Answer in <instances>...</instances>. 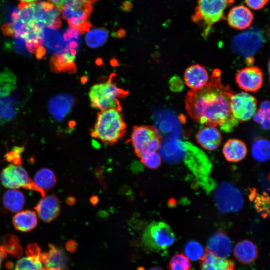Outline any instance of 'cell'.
Returning a JSON list of instances; mask_svg holds the SVG:
<instances>
[{
    "label": "cell",
    "instance_id": "6da1fadb",
    "mask_svg": "<svg viewBox=\"0 0 270 270\" xmlns=\"http://www.w3.org/2000/svg\"><path fill=\"white\" fill-rule=\"evenodd\" d=\"M221 72L214 70L207 84L198 90H191L186 98V108L196 122L214 127L220 126L229 132L238 125L230 106L234 92L221 81Z\"/></svg>",
    "mask_w": 270,
    "mask_h": 270
},
{
    "label": "cell",
    "instance_id": "7a4b0ae2",
    "mask_svg": "<svg viewBox=\"0 0 270 270\" xmlns=\"http://www.w3.org/2000/svg\"><path fill=\"white\" fill-rule=\"evenodd\" d=\"M126 128V125L121 111L108 109L98 114L91 136L105 144L112 146L123 138Z\"/></svg>",
    "mask_w": 270,
    "mask_h": 270
},
{
    "label": "cell",
    "instance_id": "3957f363",
    "mask_svg": "<svg viewBox=\"0 0 270 270\" xmlns=\"http://www.w3.org/2000/svg\"><path fill=\"white\" fill-rule=\"evenodd\" d=\"M234 2V0H198L192 20L201 26L206 37L215 24L225 19L226 10Z\"/></svg>",
    "mask_w": 270,
    "mask_h": 270
},
{
    "label": "cell",
    "instance_id": "277c9868",
    "mask_svg": "<svg viewBox=\"0 0 270 270\" xmlns=\"http://www.w3.org/2000/svg\"><path fill=\"white\" fill-rule=\"evenodd\" d=\"M128 93L118 88L110 78L106 82L94 85L90 90L89 98L90 105L95 109L104 110L116 109L122 110L119 99L124 98Z\"/></svg>",
    "mask_w": 270,
    "mask_h": 270
},
{
    "label": "cell",
    "instance_id": "5b68a950",
    "mask_svg": "<svg viewBox=\"0 0 270 270\" xmlns=\"http://www.w3.org/2000/svg\"><path fill=\"white\" fill-rule=\"evenodd\" d=\"M176 236L167 224L154 222L144 230L142 242L150 251L160 252L171 246L175 242Z\"/></svg>",
    "mask_w": 270,
    "mask_h": 270
},
{
    "label": "cell",
    "instance_id": "8992f818",
    "mask_svg": "<svg viewBox=\"0 0 270 270\" xmlns=\"http://www.w3.org/2000/svg\"><path fill=\"white\" fill-rule=\"evenodd\" d=\"M131 142L134 152L140 158L146 154L157 152L161 146L162 138L158 130L151 126H136Z\"/></svg>",
    "mask_w": 270,
    "mask_h": 270
},
{
    "label": "cell",
    "instance_id": "52a82bcc",
    "mask_svg": "<svg viewBox=\"0 0 270 270\" xmlns=\"http://www.w3.org/2000/svg\"><path fill=\"white\" fill-rule=\"evenodd\" d=\"M0 180L2 185L6 188L13 190L24 188L38 192L42 197L46 196V192L34 184L26 170L20 166L9 165L2 170Z\"/></svg>",
    "mask_w": 270,
    "mask_h": 270
},
{
    "label": "cell",
    "instance_id": "ba28073f",
    "mask_svg": "<svg viewBox=\"0 0 270 270\" xmlns=\"http://www.w3.org/2000/svg\"><path fill=\"white\" fill-rule=\"evenodd\" d=\"M214 196L218 210L223 213L238 212L244 204L242 192L231 183L220 184L215 190Z\"/></svg>",
    "mask_w": 270,
    "mask_h": 270
},
{
    "label": "cell",
    "instance_id": "9c48e42d",
    "mask_svg": "<svg viewBox=\"0 0 270 270\" xmlns=\"http://www.w3.org/2000/svg\"><path fill=\"white\" fill-rule=\"evenodd\" d=\"M230 106L233 116L238 122H246L256 113L257 100L246 92L234 94L230 98Z\"/></svg>",
    "mask_w": 270,
    "mask_h": 270
},
{
    "label": "cell",
    "instance_id": "30bf717a",
    "mask_svg": "<svg viewBox=\"0 0 270 270\" xmlns=\"http://www.w3.org/2000/svg\"><path fill=\"white\" fill-rule=\"evenodd\" d=\"M263 38L262 32L253 28L235 37L232 43V48L239 54L250 56L262 46Z\"/></svg>",
    "mask_w": 270,
    "mask_h": 270
},
{
    "label": "cell",
    "instance_id": "8fae6325",
    "mask_svg": "<svg viewBox=\"0 0 270 270\" xmlns=\"http://www.w3.org/2000/svg\"><path fill=\"white\" fill-rule=\"evenodd\" d=\"M92 6L82 8H66L61 10L62 18L67 21L70 28L82 34L88 30L92 26L89 21Z\"/></svg>",
    "mask_w": 270,
    "mask_h": 270
},
{
    "label": "cell",
    "instance_id": "7c38bea8",
    "mask_svg": "<svg viewBox=\"0 0 270 270\" xmlns=\"http://www.w3.org/2000/svg\"><path fill=\"white\" fill-rule=\"evenodd\" d=\"M80 47L66 44V48L62 52L52 58L51 70L56 72H74L76 70L74 62Z\"/></svg>",
    "mask_w": 270,
    "mask_h": 270
},
{
    "label": "cell",
    "instance_id": "4fadbf2b",
    "mask_svg": "<svg viewBox=\"0 0 270 270\" xmlns=\"http://www.w3.org/2000/svg\"><path fill=\"white\" fill-rule=\"evenodd\" d=\"M236 82L241 89L246 92H258L263 84V73L258 67H247L237 74Z\"/></svg>",
    "mask_w": 270,
    "mask_h": 270
},
{
    "label": "cell",
    "instance_id": "5bb4252c",
    "mask_svg": "<svg viewBox=\"0 0 270 270\" xmlns=\"http://www.w3.org/2000/svg\"><path fill=\"white\" fill-rule=\"evenodd\" d=\"M206 252L216 256L226 258L232 252V245L230 238L223 231L212 235L208 241Z\"/></svg>",
    "mask_w": 270,
    "mask_h": 270
},
{
    "label": "cell",
    "instance_id": "9a60e30c",
    "mask_svg": "<svg viewBox=\"0 0 270 270\" xmlns=\"http://www.w3.org/2000/svg\"><path fill=\"white\" fill-rule=\"evenodd\" d=\"M34 209L41 220L44 222H50L60 214V207L59 200L54 194L44 196Z\"/></svg>",
    "mask_w": 270,
    "mask_h": 270
},
{
    "label": "cell",
    "instance_id": "2e32d148",
    "mask_svg": "<svg viewBox=\"0 0 270 270\" xmlns=\"http://www.w3.org/2000/svg\"><path fill=\"white\" fill-rule=\"evenodd\" d=\"M254 14L248 7L240 5L232 8L228 14L227 21L229 26L237 30H244L252 24Z\"/></svg>",
    "mask_w": 270,
    "mask_h": 270
},
{
    "label": "cell",
    "instance_id": "e0dca14e",
    "mask_svg": "<svg viewBox=\"0 0 270 270\" xmlns=\"http://www.w3.org/2000/svg\"><path fill=\"white\" fill-rule=\"evenodd\" d=\"M74 98L68 94H58L51 98L48 110L54 118L58 121L64 120L70 112L74 104Z\"/></svg>",
    "mask_w": 270,
    "mask_h": 270
},
{
    "label": "cell",
    "instance_id": "ac0fdd59",
    "mask_svg": "<svg viewBox=\"0 0 270 270\" xmlns=\"http://www.w3.org/2000/svg\"><path fill=\"white\" fill-rule=\"evenodd\" d=\"M184 80L186 86L192 90H198L207 84L210 76L204 66L197 64L186 69Z\"/></svg>",
    "mask_w": 270,
    "mask_h": 270
},
{
    "label": "cell",
    "instance_id": "d6986e66",
    "mask_svg": "<svg viewBox=\"0 0 270 270\" xmlns=\"http://www.w3.org/2000/svg\"><path fill=\"white\" fill-rule=\"evenodd\" d=\"M196 139L204 149L213 151L220 146L222 136L216 127L206 126L203 127L198 132L196 135Z\"/></svg>",
    "mask_w": 270,
    "mask_h": 270
},
{
    "label": "cell",
    "instance_id": "ffe728a7",
    "mask_svg": "<svg viewBox=\"0 0 270 270\" xmlns=\"http://www.w3.org/2000/svg\"><path fill=\"white\" fill-rule=\"evenodd\" d=\"M43 36L44 44L48 52L54 56L62 52L66 48V42L62 34L56 29L44 28Z\"/></svg>",
    "mask_w": 270,
    "mask_h": 270
},
{
    "label": "cell",
    "instance_id": "44dd1931",
    "mask_svg": "<svg viewBox=\"0 0 270 270\" xmlns=\"http://www.w3.org/2000/svg\"><path fill=\"white\" fill-rule=\"evenodd\" d=\"M26 252L28 256L17 262L14 270H42L39 247L36 244H31L28 247Z\"/></svg>",
    "mask_w": 270,
    "mask_h": 270
},
{
    "label": "cell",
    "instance_id": "7402d4cb",
    "mask_svg": "<svg viewBox=\"0 0 270 270\" xmlns=\"http://www.w3.org/2000/svg\"><path fill=\"white\" fill-rule=\"evenodd\" d=\"M234 255L240 262L245 264H250L256 260L258 250L252 242L244 240L236 244Z\"/></svg>",
    "mask_w": 270,
    "mask_h": 270
},
{
    "label": "cell",
    "instance_id": "603a6c76",
    "mask_svg": "<svg viewBox=\"0 0 270 270\" xmlns=\"http://www.w3.org/2000/svg\"><path fill=\"white\" fill-rule=\"evenodd\" d=\"M48 253L40 254V260L44 268L64 270L66 264L64 252L52 244H50Z\"/></svg>",
    "mask_w": 270,
    "mask_h": 270
},
{
    "label": "cell",
    "instance_id": "cb8c5ba5",
    "mask_svg": "<svg viewBox=\"0 0 270 270\" xmlns=\"http://www.w3.org/2000/svg\"><path fill=\"white\" fill-rule=\"evenodd\" d=\"M248 148L242 140L230 139L224 144L223 154L226 160L232 162H237L243 160L246 156Z\"/></svg>",
    "mask_w": 270,
    "mask_h": 270
},
{
    "label": "cell",
    "instance_id": "d4e9b609",
    "mask_svg": "<svg viewBox=\"0 0 270 270\" xmlns=\"http://www.w3.org/2000/svg\"><path fill=\"white\" fill-rule=\"evenodd\" d=\"M232 260L206 252L200 260V270H235Z\"/></svg>",
    "mask_w": 270,
    "mask_h": 270
},
{
    "label": "cell",
    "instance_id": "484cf974",
    "mask_svg": "<svg viewBox=\"0 0 270 270\" xmlns=\"http://www.w3.org/2000/svg\"><path fill=\"white\" fill-rule=\"evenodd\" d=\"M12 222L18 230L28 232L34 230L38 224L36 212L26 210L17 213L13 218Z\"/></svg>",
    "mask_w": 270,
    "mask_h": 270
},
{
    "label": "cell",
    "instance_id": "4316f807",
    "mask_svg": "<svg viewBox=\"0 0 270 270\" xmlns=\"http://www.w3.org/2000/svg\"><path fill=\"white\" fill-rule=\"evenodd\" d=\"M25 202V196L23 193L16 190L10 189L6 191L2 198L5 210L12 213L20 210Z\"/></svg>",
    "mask_w": 270,
    "mask_h": 270
},
{
    "label": "cell",
    "instance_id": "83f0119b",
    "mask_svg": "<svg viewBox=\"0 0 270 270\" xmlns=\"http://www.w3.org/2000/svg\"><path fill=\"white\" fill-rule=\"evenodd\" d=\"M86 32V44L91 48H96L102 46L106 44L108 38V32L104 28H92L91 27Z\"/></svg>",
    "mask_w": 270,
    "mask_h": 270
},
{
    "label": "cell",
    "instance_id": "f1b7e54d",
    "mask_svg": "<svg viewBox=\"0 0 270 270\" xmlns=\"http://www.w3.org/2000/svg\"><path fill=\"white\" fill-rule=\"evenodd\" d=\"M34 184L44 192L52 189L56 183L54 172L47 168L39 170L34 176Z\"/></svg>",
    "mask_w": 270,
    "mask_h": 270
},
{
    "label": "cell",
    "instance_id": "f546056e",
    "mask_svg": "<svg viewBox=\"0 0 270 270\" xmlns=\"http://www.w3.org/2000/svg\"><path fill=\"white\" fill-rule=\"evenodd\" d=\"M16 87V78L8 70L0 74V98L10 96Z\"/></svg>",
    "mask_w": 270,
    "mask_h": 270
},
{
    "label": "cell",
    "instance_id": "4dcf8cb0",
    "mask_svg": "<svg viewBox=\"0 0 270 270\" xmlns=\"http://www.w3.org/2000/svg\"><path fill=\"white\" fill-rule=\"evenodd\" d=\"M270 144L269 141L264 138H256L252 146V155L258 162H264L270 158Z\"/></svg>",
    "mask_w": 270,
    "mask_h": 270
},
{
    "label": "cell",
    "instance_id": "1f68e13d",
    "mask_svg": "<svg viewBox=\"0 0 270 270\" xmlns=\"http://www.w3.org/2000/svg\"><path fill=\"white\" fill-rule=\"evenodd\" d=\"M186 256L192 261H198L201 260L205 254V250L203 246L196 241H190L188 242L184 248Z\"/></svg>",
    "mask_w": 270,
    "mask_h": 270
},
{
    "label": "cell",
    "instance_id": "d6a6232c",
    "mask_svg": "<svg viewBox=\"0 0 270 270\" xmlns=\"http://www.w3.org/2000/svg\"><path fill=\"white\" fill-rule=\"evenodd\" d=\"M14 99L12 96L0 98V118L10 120L16 115L14 108Z\"/></svg>",
    "mask_w": 270,
    "mask_h": 270
},
{
    "label": "cell",
    "instance_id": "836d02e7",
    "mask_svg": "<svg viewBox=\"0 0 270 270\" xmlns=\"http://www.w3.org/2000/svg\"><path fill=\"white\" fill-rule=\"evenodd\" d=\"M98 0H48L57 9L61 12L66 8H78L92 6Z\"/></svg>",
    "mask_w": 270,
    "mask_h": 270
},
{
    "label": "cell",
    "instance_id": "e575fe53",
    "mask_svg": "<svg viewBox=\"0 0 270 270\" xmlns=\"http://www.w3.org/2000/svg\"><path fill=\"white\" fill-rule=\"evenodd\" d=\"M169 270H192L190 260L182 254H177L171 258Z\"/></svg>",
    "mask_w": 270,
    "mask_h": 270
},
{
    "label": "cell",
    "instance_id": "d590c367",
    "mask_svg": "<svg viewBox=\"0 0 270 270\" xmlns=\"http://www.w3.org/2000/svg\"><path fill=\"white\" fill-rule=\"evenodd\" d=\"M140 158L142 163L150 169L156 170L162 164L160 156L157 152L144 155Z\"/></svg>",
    "mask_w": 270,
    "mask_h": 270
},
{
    "label": "cell",
    "instance_id": "8d00e7d4",
    "mask_svg": "<svg viewBox=\"0 0 270 270\" xmlns=\"http://www.w3.org/2000/svg\"><path fill=\"white\" fill-rule=\"evenodd\" d=\"M255 200L256 206L258 212L264 218H266L269 214V198L265 196H258Z\"/></svg>",
    "mask_w": 270,
    "mask_h": 270
},
{
    "label": "cell",
    "instance_id": "74e56055",
    "mask_svg": "<svg viewBox=\"0 0 270 270\" xmlns=\"http://www.w3.org/2000/svg\"><path fill=\"white\" fill-rule=\"evenodd\" d=\"M24 150V148L22 147H15L6 154L5 158L6 160L12 162L13 164L20 166L22 162L21 154Z\"/></svg>",
    "mask_w": 270,
    "mask_h": 270
},
{
    "label": "cell",
    "instance_id": "f35d334b",
    "mask_svg": "<svg viewBox=\"0 0 270 270\" xmlns=\"http://www.w3.org/2000/svg\"><path fill=\"white\" fill-rule=\"evenodd\" d=\"M269 0H245L248 8L254 10H260L264 8Z\"/></svg>",
    "mask_w": 270,
    "mask_h": 270
},
{
    "label": "cell",
    "instance_id": "ab89813d",
    "mask_svg": "<svg viewBox=\"0 0 270 270\" xmlns=\"http://www.w3.org/2000/svg\"><path fill=\"white\" fill-rule=\"evenodd\" d=\"M14 46L16 50L20 54H29L25 42L20 38H16L14 40Z\"/></svg>",
    "mask_w": 270,
    "mask_h": 270
},
{
    "label": "cell",
    "instance_id": "60d3db41",
    "mask_svg": "<svg viewBox=\"0 0 270 270\" xmlns=\"http://www.w3.org/2000/svg\"><path fill=\"white\" fill-rule=\"evenodd\" d=\"M270 112H264L259 110L254 116V120L255 122L262 124L266 120L270 119Z\"/></svg>",
    "mask_w": 270,
    "mask_h": 270
},
{
    "label": "cell",
    "instance_id": "b9f144b4",
    "mask_svg": "<svg viewBox=\"0 0 270 270\" xmlns=\"http://www.w3.org/2000/svg\"><path fill=\"white\" fill-rule=\"evenodd\" d=\"M182 82L178 78H174L170 81V88L174 91H178L182 89Z\"/></svg>",
    "mask_w": 270,
    "mask_h": 270
},
{
    "label": "cell",
    "instance_id": "7bdbcfd3",
    "mask_svg": "<svg viewBox=\"0 0 270 270\" xmlns=\"http://www.w3.org/2000/svg\"><path fill=\"white\" fill-rule=\"evenodd\" d=\"M46 48L43 46L38 48L35 53L36 58L38 59L42 58L46 54Z\"/></svg>",
    "mask_w": 270,
    "mask_h": 270
},
{
    "label": "cell",
    "instance_id": "ee69618b",
    "mask_svg": "<svg viewBox=\"0 0 270 270\" xmlns=\"http://www.w3.org/2000/svg\"><path fill=\"white\" fill-rule=\"evenodd\" d=\"M77 248L76 243L74 242H70L66 244V248L70 252H74Z\"/></svg>",
    "mask_w": 270,
    "mask_h": 270
},
{
    "label": "cell",
    "instance_id": "f6af8a7d",
    "mask_svg": "<svg viewBox=\"0 0 270 270\" xmlns=\"http://www.w3.org/2000/svg\"><path fill=\"white\" fill-rule=\"evenodd\" d=\"M20 2L19 6H24L35 3L40 0H18Z\"/></svg>",
    "mask_w": 270,
    "mask_h": 270
},
{
    "label": "cell",
    "instance_id": "bcb514c9",
    "mask_svg": "<svg viewBox=\"0 0 270 270\" xmlns=\"http://www.w3.org/2000/svg\"><path fill=\"white\" fill-rule=\"evenodd\" d=\"M6 250L4 248V246H0V268L1 267L3 259L6 256Z\"/></svg>",
    "mask_w": 270,
    "mask_h": 270
},
{
    "label": "cell",
    "instance_id": "7dc6e473",
    "mask_svg": "<svg viewBox=\"0 0 270 270\" xmlns=\"http://www.w3.org/2000/svg\"><path fill=\"white\" fill-rule=\"evenodd\" d=\"M150 270H164L162 268L158 267V266H156L154 268H152Z\"/></svg>",
    "mask_w": 270,
    "mask_h": 270
},
{
    "label": "cell",
    "instance_id": "c3c4849f",
    "mask_svg": "<svg viewBox=\"0 0 270 270\" xmlns=\"http://www.w3.org/2000/svg\"><path fill=\"white\" fill-rule=\"evenodd\" d=\"M42 270H60V269H55V268H44Z\"/></svg>",
    "mask_w": 270,
    "mask_h": 270
}]
</instances>
